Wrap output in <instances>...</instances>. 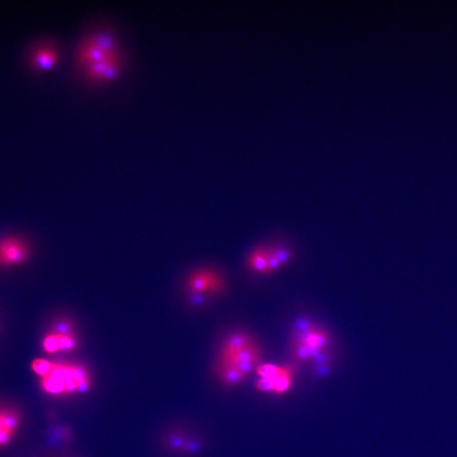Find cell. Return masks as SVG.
Here are the masks:
<instances>
[{
	"instance_id": "30bf717a",
	"label": "cell",
	"mask_w": 457,
	"mask_h": 457,
	"mask_svg": "<svg viewBox=\"0 0 457 457\" xmlns=\"http://www.w3.org/2000/svg\"><path fill=\"white\" fill-rule=\"evenodd\" d=\"M269 247H257L250 253L247 259V264L249 269L255 273L261 274L269 273Z\"/></svg>"
},
{
	"instance_id": "5b68a950",
	"label": "cell",
	"mask_w": 457,
	"mask_h": 457,
	"mask_svg": "<svg viewBox=\"0 0 457 457\" xmlns=\"http://www.w3.org/2000/svg\"><path fill=\"white\" fill-rule=\"evenodd\" d=\"M61 54L58 42L43 39L31 47L27 54V61L32 70H44L53 67L58 62Z\"/></svg>"
},
{
	"instance_id": "277c9868",
	"label": "cell",
	"mask_w": 457,
	"mask_h": 457,
	"mask_svg": "<svg viewBox=\"0 0 457 457\" xmlns=\"http://www.w3.org/2000/svg\"><path fill=\"white\" fill-rule=\"evenodd\" d=\"M186 287L189 292L194 295H216L224 291L225 283L222 276L217 271L200 269L194 271L188 276Z\"/></svg>"
},
{
	"instance_id": "4fadbf2b",
	"label": "cell",
	"mask_w": 457,
	"mask_h": 457,
	"mask_svg": "<svg viewBox=\"0 0 457 457\" xmlns=\"http://www.w3.org/2000/svg\"><path fill=\"white\" fill-rule=\"evenodd\" d=\"M295 369L293 366H286L282 367L281 372L275 377L274 381V389L273 392L276 394H285L287 393L292 385L293 377H294Z\"/></svg>"
},
{
	"instance_id": "6da1fadb",
	"label": "cell",
	"mask_w": 457,
	"mask_h": 457,
	"mask_svg": "<svg viewBox=\"0 0 457 457\" xmlns=\"http://www.w3.org/2000/svg\"><path fill=\"white\" fill-rule=\"evenodd\" d=\"M31 368L38 380L40 389L52 397L84 394L92 385L91 372L79 363L36 358Z\"/></svg>"
},
{
	"instance_id": "7c38bea8",
	"label": "cell",
	"mask_w": 457,
	"mask_h": 457,
	"mask_svg": "<svg viewBox=\"0 0 457 457\" xmlns=\"http://www.w3.org/2000/svg\"><path fill=\"white\" fill-rule=\"evenodd\" d=\"M220 380L228 386H236L247 377L238 368L231 365H218Z\"/></svg>"
},
{
	"instance_id": "8fae6325",
	"label": "cell",
	"mask_w": 457,
	"mask_h": 457,
	"mask_svg": "<svg viewBox=\"0 0 457 457\" xmlns=\"http://www.w3.org/2000/svg\"><path fill=\"white\" fill-rule=\"evenodd\" d=\"M291 256L292 255L290 253V251L284 247L269 248V273L279 270L282 267L289 264Z\"/></svg>"
},
{
	"instance_id": "9a60e30c",
	"label": "cell",
	"mask_w": 457,
	"mask_h": 457,
	"mask_svg": "<svg viewBox=\"0 0 457 457\" xmlns=\"http://www.w3.org/2000/svg\"><path fill=\"white\" fill-rule=\"evenodd\" d=\"M256 388L261 392H273L274 381L269 379H259L256 381Z\"/></svg>"
},
{
	"instance_id": "7a4b0ae2",
	"label": "cell",
	"mask_w": 457,
	"mask_h": 457,
	"mask_svg": "<svg viewBox=\"0 0 457 457\" xmlns=\"http://www.w3.org/2000/svg\"><path fill=\"white\" fill-rule=\"evenodd\" d=\"M125 55L115 31L107 23H97L87 28L76 42L73 51L75 75L112 58Z\"/></svg>"
},
{
	"instance_id": "8992f818",
	"label": "cell",
	"mask_w": 457,
	"mask_h": 457,
	"mask_svg": "<svg viewBox=\"0 0 457 457\" xmlns=\"http://www.w3.org/2000/svg\"><path fill=\"white\" fill-rule=\"evenodd\" d=\"M30 256V247L24 240L16 236L0 240V265L15 266L23 264Z\"/></svg>"
},
{
	"instance_id": "52a82bcc",
	"label": "cell",
	"mask_w": 457,
	"mask_h": 457,
	"mask_svg": "<svg viewBox=\"0 0 457 457\" xmlns=\"http://www.w3.org/2000/svg\"><path fill=\"white\" fill-rule=\"evenodd\" d=\"M262 350L259 345L255 342L242 351L228 356L220 358L218 365H231L242 371L246 376L251 372L256 371L257 366L260 364Z\"/></svg>"
},
{
	"instance_id": "3957f363",
	"label": "cell",
	"mask_w": 457,
	"mask_h": 457,
	"mask_svg": "<svg viewBox=\"0 0 457 457\" xmlns=\"http://www.w3.org/2000/svg\"><path fill=\"white\" fill-rule=\"evenodd\" d=\"M78 344L79 341L72 327L66 322H59L43 339L42 347L47 353H64L74 351Z\"/></svg>"
},
{
	"instance_id": "ba28073f",
	"label": "cell",
	"mask_w": 457,
	"mask_h": 457,
	"mask_svg": "<svg viewBox=\"0 0 457 457\" xmlns=\"http://www.w3.org/2000/svg\"><path fill=\"white\" fill-rule=\"evenodd\" d=\"M22 414L15 406L0 405V448L7 447L22 425Z\"/></svg>"
},
{
	"instance_id": "5bb4252c",
	"label": "cell",
	"mask_w": 457,
	"mask_h": 457,
	"mask_svg": "<svg viewBox=\"0 0 457 457\" xmlns=\"http://www.w3.org/2000/svg\"><path fill=\"white\" fill-rule=\"evenodd\" d=\"M282 367L270 364V363H264L259 364L256 368V372L259 376V379H269V380H275L281 372Z\"/></svg>"
},
{
	"instance_id": "9c48e42d",
	"label": "cell",
	"mask_w": 457,
	"mask_h": 457,
	"mask_svg": "<svg viewBox=\"0 0 457 457\" xmlns=\"http://www.w3.org/2000/svg\"><path fill=\"white\" fill-rule=\"evenodd\" d=\"M254 343L253 340L245 333H235L225 340L220 350V358L228 357L244 350Z\"/></svg>"
}]
</instances>
